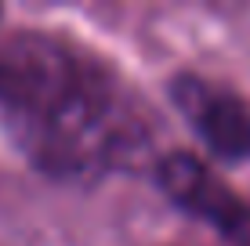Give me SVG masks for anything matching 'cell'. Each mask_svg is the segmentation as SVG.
I'll list each match as a JSON object with an SVG mask.
<instances>
[{"instance_id":"3","label":"cell","mask_w":250,"mask_h":246,"mask_svg":"<svg viewBox=\"0 0 250 246\" xmlns=\"http://www.w3.org/2000/svg\"><path fill=\"white\" fill-rule=\"evenodd\" d=\"M170 98L218 159L250 156V109L232 91L214 87L192 73H182L170 83Z\"/></svg>"},{"instance_id":"2","label":"cell","mask_w":250,"mask_h":246,"mask_svg":"<svg viewBox=\"0 0 250 246\" xmlns=\"http://www.w3.org/2000/svg\"><path fill=\"white\" fill-rule=\"evenodd\" d=\"M156 185L178 210L214 225L229 239H250V207L192 152H167L156 163Z\"/></svg>"},{"instance_id":"4","label":"cell","mask_w":250,"mask_h":246,"mask_svg":"<svg viewBox=\"0 0 250 246\" xmlns=\"http://www.w3.org/2000/svg\"><path fill=\"white\" fill-rule=\"evenodd\" d=\"M4 83H7V73H4V58H0V98H4Z\"/></svg>"},{"instance_id":"1","label":"cell","mask_w":250,"mask_h":246,"mask_svg":"<svg viewBox=\"0 0 250 246\" xmlns=\"http://www.w3.org/2000/svg\"><path fill=\"white\" fill-rule=\"evenodd\" d=\"M4 116L15 141L51 177H94L131 167L149 145L142 116L109 83L105 69L37 33L4 51Z\"/></svg>"}]
</instances>
